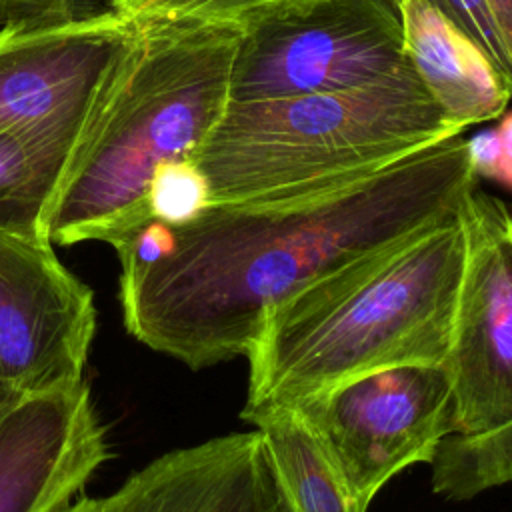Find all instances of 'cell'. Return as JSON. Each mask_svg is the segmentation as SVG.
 <instances>
[{
	"label": "cell",
	"mask_w": 512,
	"mask_h": 512,
	"mask_svg": "<svg viewBox=\"0 0 512 512\" xmlns=\"http://www.w3.org/2000/svg\"><path fill=\"white\" fill-rule=\"evenodd\" d=\"M478 184L462 134L308 196L210 204L120 274L130 336L192 370L250 352L266 314L332 272L460 212Z\"/></svg>",
	"instance_id": "6da1fadb"
},
{
	"label": "cell",
	"mask_w": 512,
	"mask_h": 512,
	"mask_svg": "<svg viewBox=\"0 0 512 512\" xmlns=\"http://www.w3.org/2000/svg\"><path fill=\"white\" fill-rule=\"evenodd\" d=\"M466 254L460 208L274 306L246 354L250 372L240 418L294 410L368 372L444 364Z\"/></svg>",
	"instance_id": "7a4b0ae2"
},
{
	"label": "cell",
	"mask_w": 512,
	"mask_h": 512,
	"mask_svg": "<svg viewBox=\"0 0 512 512\" xmlns=\"http://www.w3.org/2000/svg\"><path fill=\"white\" fill-rule=\"evenodd\" d=\"M240 30L146 20L114 56L80 124L44 238L112 248L150 222L154 172L196 154L226 102Z\"/></svg>",
	"instance_id": "3957f363"
},
{
	"label": "cell",
	"mask_w": 512,
	"mask_h": 512,
	"mask_svg": "<svg viewBox=\"0 0 512 512\" xmlns=\"http://www.w3.org/2000/svg\"><path fill=\"white\" fill-rule=\"evenodd\" d=\"M408 64L352 90L230 100L192 160L210 204L308 196L370 176L462 134Z\"/></svg>",
	"instance_id": "277c9868"
},
{
	"label": "cell",
	"mask_w": 512,
	"mask_h": 512,
	"mask_svg": "<svg viewBox=\"0 0 512 512\" xmlns=\"http://www.w3.org/2000/svg\"><path fill=\"white\" fill-rule=\"evenodd\" d=\"M350 498L368 512L402 470L432 462L456 434V404L446 364H402L318 392L296 408Z\"/></svg>",
	"instance_id": "5b68a950"
},
{
	"label": "cell",
	"mask_w": 512,
	"mask_h": 512,
	"mask_svg": "<svg viewBox=\"0 0 512 512\" xmlns=\"http://www.w3.org/2000/svg\"><path fill=\"white\" fill-rule=\"evenodd\" d=\"M406 64L402 20L390 0H308L240 32L228 98L352 90Z\"/></svg>",
	"instance_id": "8992f818"
},
{
	"label": "cell",
	"mask_w": 512,
	"mask_h": 512,
	"mask_svg": "<svg viewBox=\"0 0 512 512\" xmlns=\"http://www.w3.org/2000/svg\"><path fill=\"white\" fill-rule=\"evenodd\" d=\"M468 254L446 368L456 434L512 422V206L478 184L462 204Z\"/></svg>",
	"instance_id": "52a82bcc"
},
{
	"label": "cell",
	"mask_w": 512,
	"mask_h": 512,
	"mask_svg": "<svg viewBox=\"0 0 512 512\" xmlns=\"http://www.w3.org/2000/svg\"><path fill=\"white\" fill-rule=\"evenodd\" d=\"M42 236L0 228V388L26 396L84 380L92 290Z\"/></svg>",
	"instance_id": "ba28073f"
},
{
	"label": "cell",
	"mask_w": 512,
	"mask_h": 512,
	"mask_svg": "<svg viewBox=\"0 0 512 512\" xmlns=\"http://www.w3.org/2000/svg\"><path fill=\"white\" fill-rule=\"evenodd\" d=\"M136 22L90 16L0 28V132L72 138Z\"/></svg>",
	"instance_id": "9c48e42d"
},
{
	"label": "cell",
	"mask_w": 512,
	"mask_h": 512,
	"mask_svg": "<svg viewBox=\"0 0 512 512\" xmlns=\"http://www.w3.org/2000/svg\"><path fill=\"white\" fill-rule=\"evenodd\" d=\"M110 458L88 384L20 396L0 414V512H54Z\"/></svg>",
	"instance_id": "30bf717a"
},
{
	"label": "cell",
	"mask_w": 512,
	"mask_h": 512,
	"mask_svg": "<svg viewBox=\"0 0 512 512\" xmlns=\"http://www.w3.org/2000/svg\"><path fill=\"white\" fill-rule=\"evenodd\" d=\"M54 512H290L262 434L232 432L156 456L112 492Z\"/></svg>",
	"instance_id": "8fae6325"
},
{
	"label": "cell",
	"mask_w": 512,
	"mask_h": 512,
	"mask_svg": "<svg viewBox=\"0 0 512 512\" xmlns=\"http://www.w3.org/2000/svg\"><path fill=\"white\" fill-rule=\"evenodd\" d=\"M398 12L406 56L444 116L464 130L500 118L512 90L480 44L426 0H402Z\"/></svg>",
	"instance_id": "7c38bea8"
},
{
	"label": "cell",
	"mask_w": 512,
	"mask_h": 512,
	"mask_svg": "<svg viewBox=\"0 0 512 512\" xmlns=\"http://www.w3.org/2000/svg\"><path fill=\"white\" fill-rule=\"evenodd\" d=\"M248 422L262 434L290 512H360L332 460L296 410H268Z\"/></svg>",
	"instance_id": "4fadbf2b"
},
{
	"label": "cell",
	"mask_w": 512,
	"mask_h": 512,
	"mask_svg": "<svg viewBox=\"0 0 512 512\" xmlns=\"http://www.w3.org/2000/svg\"><path fill=\"white\" fill-rule=\"evenodd\" d=\"M72 144V138L0 132L2 230L44 238V218Z\"/></svg>",
	"instance_id": "5bb4252c"
},
{
	"label": "cell",
	"mask_w": 512,
	"mask_h": 512,
	"mask_svg": "<svg viewBox=\"0 0 512 512\" xmlns=\"http://www.w3.org/2000/svg\"><path fill=\"white\" fill-rule=\"evenodd\" d=\"M432 492L464 502L512 484V422L484 434H452L434 454Z\"/></svg>",
	"instance_id": "9a60e30c"
},
{
	"label": "cell",
	"mask_w": 512,
	"mask_h": 512,
	"mask_svg": "<svg viewBox=\"0 0 512 512\" xmlns=\"http://www.w3.org/2000/svg\"><path fill=\"white\" fill-rule=\"evenodd\" d=\"M308 0H106L108 8L134 20H168L246 30Z\"/></svg>",
	"instance_id": "2e32d148"
},
{
	"label": "cell",
	"mask_w": 512,
	"mask_h": 512,
	"mask_svg": "<svg viewBox=\"0 0 512 512\" xmlns=\"http://www.w3.org/2000/svg\"><path fill=\"white\" fill-rule=\"evenodd\" d=\"M210 206V192L204 174L192 158L162 164L150 182V220L184 224Z\"/></svg>",
	"instance_id": "e0dca14e"
},
{
	"label": "cell",
	"mask_w": 512,
	"mask_h": 512,
	"mask_svg": "<svg viewBox=\"0 0 512 512\" xmlns=\"http://www.w3.org/2000/svg\"><path fill=\"white\" fill-rule=\"evenodd\" d=\"M390 2L398 6V2L402 0H390ZM426 2L438 8L458 28H462L472 40L480 44V48L496 64V68L506 78L512 90V62H510V54H508L502 30L490 8V2L488 0H426Z\"/></svg>",
	"instance_id": "ac0fdd59"
},
{
	"label": "cell",
	"mask_w": 512,
	"mask_h": 512,
	"mask_svg": "<svg viewBox=\"0 0 512 512\" xmlns=\"http://www.w3.org/2000/svg\"><path fill=\"white\" fill-rule=\"evenodd\" d=\"M108 10L106 0H0L2 26H32Z\"/></svg>",
	"instance_id": "d6986e66"
},
{
	"label": "cell",
	"mask_w": 512,
	"mask_h": 512,
	"mask_svg": "<svg viewBox=\"0 0 512 512\" xmlns=\"http://www.w3.org/2000/svg\"><path fill=\"white\" fill-rule=\"evenodd\" d=\"M468 150L476 176H488L512 188V110L500 116L496 128L470 138Z\"/></svg>",
	"instance_id": "ffe728a7"
},
{
	"label": "cell",
	"mask_w": 512,
	"mask_h": 512,
	"mask_svg": "<svg viewBox=\"0 0 512 512\" xmlns=\"http://www.w3.org/2000/svg\"><path fill=\"white\" fill-rule=\"evenodd\" d=\"M488 2L502 30V36L510 54V62H512V0H488Z\"/></svg>",
	"instance_id": "44dd1931"
},
{
	"label": "cell",
	"mask_w": 512,
	"mask_h": 512,
	"mask_svg": "<svg viewBox=\"0 0 512 512\" xmlns=\"http://www.w3.org/2000/svg\"><path fill=\"white\" fill-rule=\"evenodd\" d=\"M20 396L18 394H12V392H8V390H4V388H0V414L12 404V402H16Z\"/></svg>",
	"instance_id": "7402d4cb"
}]
</instances>
